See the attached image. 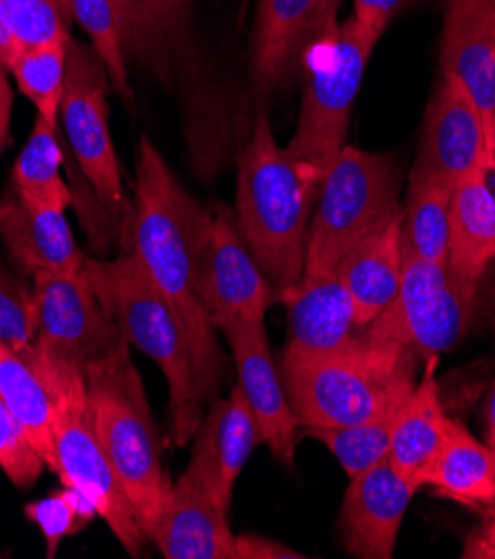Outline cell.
<instances>
[{
    "instance_id": "cell-1",
    "label": "cell",
    "mask_w": 495,
    "mask_h": 559,
    "mask_svg": "<svg viewBox=\"0 0 495 559\" xmlns=\"http://www.w3.org/2000/svg\"><path fill=\"white\" fill-rule=\"evenodd\" d=\"M130 223L132 252L177 312L188 334L201 402L210 404L226 379V357L201 297V265L212 212L177 181L148 136L139 143Z\"/></svg>"
},
{
    "instance_id": "cell-2",
    "label": "cell",
    "mask_w": 495,
    "mask_h": 559,
    "mask_svg": "<svg viewBox=\"0 0 495 559\" xmlns=\"http://www.w3.org/2000/svg\"><path fill=\"white\" fill-rule=\"evenodd\" d=\"M319 188L274 141L268 115L259 111L239 158L235 223L278 299L304 276L310 210Z\"/></svg>"
},
{
    "instance_id": "cell-3",
    "label": "cell",
    "mask_w": 495,
    "mask_h": 559,
    "mask_svg": "<svg viewBox=\"0 0 495 559\" xmlns=\"http://www.w3.org/2000/svg\"><path fill=\"white\" fill-rule=\"evenodd\" d=\"M364 330L333 350L286 346L280 372L304 430L360 424L415 388L417 355Z\"/></svg>"
},
{
    "instance_id": "cell-4",
    "label": "cell",
    "mask_w": 495,
    "mask_h": 559,
    "mask_svg": "<svg viewBox=\"0 0 495 559\" xmlns=\"http://www.w3.org/2000/svg\"><path fill=\"white\" fill-rule=\"evenodd\" d=\"M83 272L103 310L130 346L150 357L170 388L175 443L186 445L203 417L188 334L134 252L113 261L85 257Z\"/></svg>"
},
{
    "instance_id": "cell-5",
    "label": "cell",
    "mask_w": 495,
    "mask_h": 559,
    "mask_svg": "<svg viewBox=\"0 0 495 559\" xmlns=\"http://www.w3.org/2000/svg\"><path fill=\"white\" fill-rule=\"evenodd\" d=\"M83 377L103 451L113 462L148 537L168 504L175 484L163 466L158 430L141 374L130 355V344L123 342L107 357L92 364Z\"/></svg>"
},
{
    "instance_id": "cell-6",
    "label": "cell",
    "mask_w": 495,
    "mask_h": 559,
    "mask_svg": "<svg viewBox=\"0 0 495 559\" xmlns=\"http://www.w3.org/2000/svg\"><path fill=\"white\" fill-rule=\"evenodd\" d=\"M23 357L40 370L51 393L59 479L63 486L83 490L119 544L132 557H139L148 537L96 435L83 372L40 357L34 348Z\"/></svg>"
},
{
    "instance_id": "cell-7",
    "label": "cell",
    "mask_w": 495,
    "mask_h": 559,
    "mask_svg": "<svg viewBox=\"0 0 495 559\" xmlns=\"http://www.w3.org/2000/svg\"><path fill=\"white\" fill-rule=\"evenodd\" d=\"M381 34L351 16L308 51L310 74L302 117L286 150L319 186L346 145L353 103Z\"/></svg>"
},
{
    "instance_id": "cell-8",
    "label": "cell",
    "mask_w": 495,
    "mask_h": 559,
    "mask_svg": "<svg viewBox=\"0 0 495 559\" xmlns=\"http://www.w3.org/2000/svg\"><path fill=\"white\" fill-rule=\"evenodd\" d=\"M317 199L304 274L335 272L357 243L402 212L396 163L387 154L344 145L326 173Z\"/></svg>"
},
{
    "instance_id": "cell-9",
    "label": "cell",
    "mask_w": 495,
    "mask_h": 559,
    "mask_svg": "<svg viewBox=\"0 0 495 559\" xmlns=\"http://www.w3.org/2000/svg\"><path fill=\"white\" fill-rule=\"evenodd\" d=\"M475 295L464 290L449 261H428L402 248L400 290L368 330L422 359L456 346L467 328Z\"/></svg>"
},
{
    "instance_id": "cell-10",
    "label": "cell",
    "mask_w": 495,
    "mask_h": 559,
    "mask_svg": "<svg viewBox=\"0 0 495 559\" xmlns=\"http://www.w3.org/2000/svg\"><path fill=\"white\" fill-rule=\"evenodd\" d=\"M126 342L83 270L34 274V350L85 372Z\"/></svg>"
},
{
    "instance_id": "cell-11",
    "label": "cell",
    "mask_w": 495,
    "mask_h": 559,
    "mask_svg": "<svg viewBox=\"0 0 495 559\" xmlns=\"http://www.w3.org/2000/svg\"><path fill=\"white\" fill-rule=\"evenodd\" d=\"M107 81V72L94 49H85L79 40L70 38L61 119L87 183L105 212L115 216L123 207V181L109 134Z\"/></svg>"
},
{
    "instance_id": "cell-12",
    "label": "cell",
    "mask_w": 495,
    "mask_h": 559,
    "mask_svg": "<svg viewBox=\"0 0 495 559\" xmlns=\"http://www.w3.org/2000/svg\"><path fill=\"white\" fill-rule=\"evenodd\" d=\"M201 297L216 330L239 321L266 323V312L278 299L226 207L212 212L201 265Z\"/></svg>"
},
{
    "instance_id": "cell-13",
    "label": "cell",
    "mask_w": 495,
    "mask_h": 559,
    "mask_svg": "<svg viewBox=\"0 0 495 559\" xmlns=\"http://www.w3.org/2000/svg\"><path fill=\"white\" fill-rule=\"evenodd\" d=\"M231 344L239 388L255 415L259 439L284 468L295 466V445L302 432L288 402L280 366L274 364L266 323H231L219 330Z\"/></svg>"
},
{
    "instance_id": "cell-14",
    "label": "cell",
    "mask_w": 495,
    "mask_h": 559,
    "mask_svg": "<svg viewBox=\"0 0 495 559\" xmlns=\"http://www.w3.org/2000/svg\"><path fill=\"white\" fill-rule=\"evenodd\" d=\"M344 0H259L252 81L259 94L284 85L304 56L338 29Z\"/></svg>"
},
{
    "instance_id": "cell-15",
    "label": "cell",
    "mask_w": 495,
    "mask_h": 559,
    "mask_svg": "<svg viewBox=\"0 0 495 559\" xmlns=\"http://www.w3.org/2000/svg\"><path fill=\"white\" fill-rule=\"evenodd\" d=\"M192 441V457L181 479L231 513L237 477L261 441L255 415L239 385L231 390L228 397L210 402V411L203 413Z\"/></svg>"
},
{
    "instance_id": "cell-16",
    "label": "cell",
    "mask_w": 495,
    "mask_h": 559,
    "mask_svg": "<svg viewBox=\"0 0 495 559\" xmlns=\"http://www.w3.org/2000/svg\"><path fill=\"white\" fill-rule=\"evenodd\" d=\"M458 186L473 175H488L493 152L484 121L469 92L443 74L426 111L424 141L417 160Z\"/></svg>"
},
{
    "instance_id": "cell-17",
    "label": "cell",
    "mask_w": 495,
    "mask_h": 559,
    "mask_svg": "<svg viewBox=\"0 0 495 559\" xmlns=\"http://www.w3.org/2000/svg\"><path fill=\"white\" fill-rule=\"evenodd\" d=\"M415 490L393 468L389 455L351 477L340 511L344 550L360 559H391Z\"/></svg>"
},
{
    "instance_id": "cell-18",
    "label": "cell",
    "mask_w": 495,
    "mask_h": 559,
    "mask_svg": "<svg viewBox=\"0 0 495 559\" xmlns=\"http://www.w3.org/2000/svg\"><path fill=\"white\" fill-rule=\"evenodd\" d=\"M443 74L473 98L495 147V0H447Z\"/></svg>"
},
{
    "instance_id": "cell-19",
    "label": "cell",
    "mask_w": 495,
    "mask_h": 559,
    "mask_svg": "<svg viewBox=\"0 0 495 559\" xmlns=\"http://www.w3.org/2000/svg\"><path fill=\"white\" fill-rule=\"evenodd\" d=\"M148 539L165 559H237L228 511L181 477Z\"/></svg>"
},
{
    "instance_id": "cell-20",
    "label": "cell",
    "mask_w": 495,
    "mask_h": 559,
    "mask_svg": "<svg viewBox=\"0 0 495 559\" xmlns=\"http://www.w3.org/2000/svg\"><path fill=\"white\" fill-rule=\"evenodd\" d=\"M0 241L32 276L38 272H79L85 263L66 210L27 205L16 194L0 203Z\"/></svg>"
},
{
    "instance_id": "cell-21",
    "label": "cell",
    "mask_w": 495,
    "mask_h": 559,
    "mask_svg": "<svg viewBox=\"0 0 495 559\" xmlns=\"http://www.w3.org/2000/svg\"><path fill=\"white\" fill-rule=\"evenodd\" d=\"M280 301L288 308V346L333 350L355 337L357 314L338 272H306Z\"/></svg>"
},
{
    "instance_id": "cell-22",
    "label": "cell",
    "mask_w": 495,
    "mask_h": 559,
    "mask_svg": "<svg viewBox=\"0 0 495 559\" xmlns=\"http://www.w3.org/2000/svg\"><path fill=\"white\" fill-rule=\"evenodd\" d=\"M447 261L458 284L471 295L486 267L495 263V190L488 175H473L453 188Z\"/></svg>"
},
{
    "instance_id": "cell-23",
    "label": "cell",
    "mask_w": 495,
    "mask_h": 559,
    "mask_svg": "<svg viewBox=\"0 0 495 559\" xmlns=\"http://www.w3.org/2000/svg\"><path fill=\"white\" fill-rule=\"evenodd\" d=\"M426 368L409 395L391 439L389 460L415 488H422L433 460L443 449L451 417H447L437 385V357L424 359Z\"/></svg>"
},
{
    "instance_id": "cell-24",
    "label": "cell",
    "mask_w": 495,
    "mask_h": 559,
    "mask_svg": "<svg viewBox=\"0 0 495 559\" xmlns=\"http://www.w3.org/2000/svg\"><path fill=\"white\" fill-rule=\"evenodd\" d=\"M353 297L357 325L368 328L400 290L402 212L387 226L357 243L335 270Z\"/></svg>"
},
{
    "instance_id": "cell-25",
    "label": "cell",
    "mask_w": 495,
    "mask_h": 559,
    "mask_svg": "<svg viewBox=\"0 0 495 559\" xmlns=\"http://www.w3.org/2000/svg\"><path fill=\"white\" fill-rule=\"evenodd\" d=\"M424 486L462 507L488 511L495 507V455L460 419H451Z\"/></svg>"
},
{
    "instance_id": "cell-26",
    "label": "cell",
    "mask_w": 495,
    "mask_h": 559,
    "mask_svg": "<svg viewBox=\"0 0 495 559\" xmlns=\"http://www.w3.org/2000/svg\"><path fill=\"white\" fill-rule=\"evenodd\" d=\"M0 402L27 432L45 466L57 473L54 404L40 370L23 355L0 344Z\"/></svg>"
},
{
    "instance_id": "cell-27",
    "label": "cell",
    "mask_w": 495,
    "mask_h": 559,
    "mask_svg": "<svg viewBox=\"0 0 495 559\" xmlns=\"http://www.w3.org/2000/svg\"><path fill=\"white\" fill-rule=\"evenodd\" d=\"M453 183L415 163L409 181V201L402 210V248L428 259H449V205Z\"/></svg>"
},
{
    "instance_id": "cell-28",
    "label": "cell",
    "mask_w": 495,
    "mask_h": 559,
    "mask_svg": "<svg viewBox=\"0 0 495 559\" xmlns=\"http://www.w3.org/2000/svg\"><path fill=\"white\" fill-rule=\"evenodd\" d=\"M57 123L36 117L34 130L14 165V190L27 205L68 210L74 201L72 190L61 177L63 150Z\"/></svg>"
},
{
    "instance_id": "cell-29",
    "label": "cell",
    "mask_w": 495,
    "mask_h": 559,
    "mask_svg": "<svg viewBox=\"0 0 495 559\" xmlns=\"http://www.w3.org/2000/svg\"><path fill=\"white\" fill-rule=\"evenodd\" d=\"M409 395L393 400L387 408L360 424L342 428H306L302 435L326 443V449L342 464L344 473L355 477L389 455L393 430Z\"/></svg>"
},
{
    "instance_id": "cell-30",
    "label": "cell",
    "mask_w": 495,
    "mask_h": 559,
    "mask_svg": "<svg viewBox=\"0 0 495 559\" xmlns=\"http://www.w3.org/2000/svg\"><path fill=\"white\" fill-rule=\"evenodd\" d=\"M68 43H47L19 49L10 74L19 90L34 103L38 115L59 126L68 79Z\"/></svg>"
},
{
    "instance_id": "cell-31",
    "label": "cell",
    "mask_w": 495,
    "mask_h": 559,
    "mask_svg": "<svg viewBox=\"0 0 495 559\" xmlns=\"http://www.w3.org/2000/svg\"><path fill=\"white\" fill-rule=\"evenodd\" d=\"M70 5L74 23H79L87 34L109 83L119 94L130 96L123 29L115 0H70Z\"/></svg>"
},
{
    "instance_id": "cell-32",
    "label": "cell",
    "mask_w": 495,
    "mask_h": 559,
    "mask_svg": "<svg viewBox=\"0 0 495 559\" xmlns=\"http://www.w3.org/2000/svg\"><path fill=\"white\" fill-rule=\"evenodd\" d=\"M0 10L21 49L72 38L70 0H0Z\"/></svg>"
},
{
    "instance_id": "cell-33",
    "label": "cell",
    "mask_w": 495,
    "mask_h": 559,
    "mask_svg": "<svg viewBox=\"0 0 495 559\" xmlns=\"http://www.w3.org/2000/svg\"><path fill=\"white\" fill-rule=\"evenodd\" d=\"M25 515L40 528L47 542V557H54L61 542L90 526L94 518H98V511L83 490L76 486H63L61 490L27 504Z\"/></svg>"
},
{
    "instance_id": "cell-34",
    "label": "cell",
    "mask_w": 495,
    "mask_h": 559,
    "mask_svg": "<svg viewBox=\"0 0 495 559\" xmlns=\"http://www.w3.org/2000/svg\"><path fill=\"white\" fill-rule=\"evenodd\" d=\"M0 344L19 355L34 348V288L0 263Z\"/></svg>"
},
{
    "instance_id": "cell-35",
    "label": "cell",
    "mask_w": 495,
    "mask_h": 559,
    "mask_svg": "<svg viewBox=\"0 0 495 559\" xmlns=\"http://www.w3.org/2000/svg\"><path fill=\"white\" fill-rule=\"evenodd\" d=\"M0 468L16 488L34 486L43 468H47L27 432L3 402H0Z\"/></svg>"
},
{
    "instance_id": "cell-36",
    "label": "cell",
    "mask_w": 495,
    "mask_h": 559,
    "mask_svg": "<svg viewBox=\"0 0 495 559\" xmlns=\"http://www.w3.org/2000/svg\"><path fill=\"white\" fill-rule=\"evenodd\" d=\"M280 557L297 559L304 555L284 544H278V542L259 537V535L237 537V559H280Z\"/></svg>"
},
{
    "instance_id": "cell-37",
    "label": "cell",
    "mask_w": 495,
    "mask_h": 559,
    "mask_svg": "<svg viewBox=\"0 0 495 559\" xmlns=\"http://www.w3.org/2000/svg\"><path fill=\"white\" fill-rule=\"evenodd\" d=\"M462 559H495V507L486 511V520L467 535Z\"/></svg>"
},
{
    "instance_id": "cell-38",
    "label": "cell",
    "mask_w": 495,
    "mask_h": 559,
    "mask_svg": "<svg viewBox=\"0 0 495 559\" xmlns=\"http://www.w3.org/2000/svg\"><path fill=\"white\" fill-rule=\"evenodd\" d=\"M404 5V0H355L353 16L362 23L375 27V29H387L396 12Z\"/></svg>"
},
{
    "instance_id": "cell-39",
    "label": "cell",
    "mask_w": 495,
    "mask_h": 559,
    "mask_svg": "<svg viewBox=\"0 0 495 559\" xmlns=\"http://www.w3.org/2000/svg\"><path fill=\"white\" fill-rule=\"evenodd\" d=\"M12 105H14V90L10 85V70L0 66V154H3L10 141Z\"/></svg>"
},
{
    "instance_id": "cell-40",
    "label": "cell",
    "mask_w": 495,
    "mask_h": 559,
    "mask_svg": "<svg viewBox=\"0 0 495 559\" xmlns=\"http://www.w3.org/2000/svg\"><path fill=\"white\" fill-rule=\"evenodd\" d=\"M19 43L14 40L8 23H5V16H3V10H0V66L3 68H12L16 53H19Z\"/></svg>"
},
{
    "instance_id": "cell-41",
    "label": "cell",
    "mask_w": 495,
    "mask_h": 559,
    "mask_svg": "<svg viewBox=\"0 0 495 559\" xmlns=\"http://www.w3.org/2000/svg\"><path fill=\"white\" fill-rule=\"evenodd\" d=\"M486 445L495 455V379H493L488 402H486Z\"/></svg>"
},
{
    "instance_id": "cell-42",
    "label": "cell",
    "mask_w": 495,
    "mask_h": 559,
    "mask_svg": "<svg viewBox=\"0 0 495 559\" xmlns=\"http://www.w3.org/2000/svg\"><path fill=\"white\" fill-rule=\"evenodd\" d=\"M493 160H495V147H493ZM493 167V165H491Z\"/></svg>"
}]
</instances>
